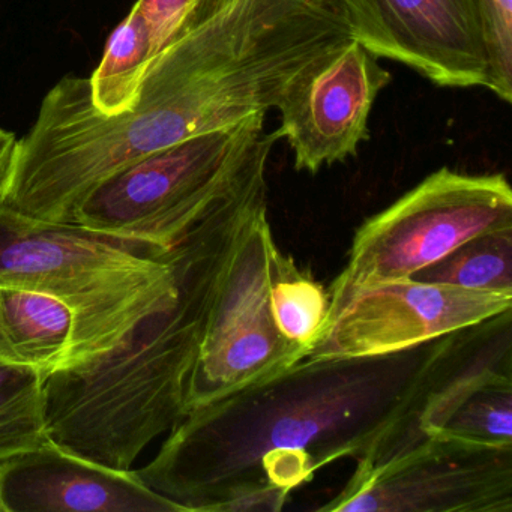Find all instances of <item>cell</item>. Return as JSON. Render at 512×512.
Instances as JSON below:
<instances>
[{"mask_svg":"<svg viewBox=\"0 0 512 512\" xmlns=\"http://www.w3.org/2000/svg\"><path fill=\"white\" fill-rule=\"evenodd\" d=\"M448 337L391 355L302 359L190 410L137 473L184 512L281 511L322 467L373 461L418 436L419 404Z\"/></svg>","mask_w":512,"mask_h":512,"instance_id":"1","label":"cell"},{"mask_svg":"<svg viewBox=\"0 0 512 512\" xmlns=\"http://www.w3.org/2000/svg\"><path fill=\"white\" fill-rule=\"evenodd\" d=\"M178 296L146 317L112 352L46 380L49 437L115 469H131L143 449L187 415L199 356L206 247L196 230L169 250Z\"/></svg>","mask_w":512,"mask_h":512,"instance_id":"2","label":"cell"},{"mask_svg":"<svg viewBox=\"0 0 512 512\" xmlns=\"http://www.w3.org/2000/svg\"><path fill=\"white\" fill-rule=\"evenodd\" d=\"M0 284L53 296L70 308L73 337L61 370L112 352L178 296L169 251L4 208Z\"/></svg>","mask_w":512,"mask_h":512,"instance_id":"3","label":"cell"},{"mask_svg":"<svg viewBox=\"0 0 512 512\" xmlns=\"http://www.w3.org/2000/svg\"><path fill=\"white\" fill-rule=\"evenodd\" d=\"M266 176L221 206L209 224L199 356L187 413L289 370L304 355L278 331Z\"/></svg>","mask_w":512,"mask_h":512,"instance_id":"4","label":"cell"},{"mask_svg":"<svg viewBox=\"0 0 512 512\" xmlns=\"http://www.w3.org/2000/svg\"><path fill=\"white\" fill-rule=\"evenodd\" d=\"M265 116L197 134L124 167L88 194L74 226L169 251L212 209L266 172L278 140L266 133Z\"/></svg>","mask_w":512,"mask_h":512,"instance_id":"5","label":"cell"},{"mask_svg":"<svg viewBox=\"0 0 512 512\" xmlns=\"http://www.w3.org/2000/svg\"><path fill=\"white\" fill-rule=\"evenodd\" d=\"M502 229H512L508 179L443 167L356 230L329 313L358 290L410 278L469 239Z\"/></svg>","mask_w":512,"mask_h":512,"instance_id":"6","label":"cell"},{"mask_svg":"<svg viewBox=\"0 0 512 512\" xmlns=\"http://www.w3.org/2000/svg\"><path fill=\"white\" fill-rule=\"evenodd\" d=\"M319 511L512 512V446L421 436L358 463Z\"/></svg>","mask_w":512,"mask_h":512,"instance_id":"7","label":"cell"},{"mask_svg":"<svg viewBox=\"0 0 512 512\" xmlns=\"http://www.w3.org/2000/svg\"><path fill=\"white\" fill-rule=\"evenodd\" d=\"M512 308V292L473 290L404 278L358 290L329 313L304 359L371 358L413 349Z\"/></svg>","mask_w":512,"mask_h":512,"instance_id":"8","label":"cell"},{"mask_svg":"<svg viewBox=\"0 0 512 512\" xmlns=\"http://www.w3.org/2000/svg\"><path fill=\"white\" fill-rule=\"evenodd\" d=\"M353 40L440 88L490 91L479 0H337Z\"/></svg>","mask_w":512,"mask_h":512,"instance_id":"9","label":"cell"},{"mask_svg":"<svg viewBox=\"0 0 512 512\" xmlns=\"http://www.w3.org/2000/svg\"><path fill=\"white\" fill-rule=\"evenodd\" d=\"M389 82L379 58L353 38L302 68L275 107L280 127L274 136L289 143L296 170L316 175L355 157L370 137L374 101Z\"/></svg>","mask_w":512,"mask_h":512,"instance_id":"10","label":"cell"},{"mask_svg":"<svg viewBox=\"0 0 512 512\" xmlns=\"http://www.w3.org/2000/svg\"><path fill=\"white\" fill-rule=\"evenodd\" d=\"M0 512H184L137 470L115 469L49 439L0 461Z\"/></svg>","mask_w":512,"mask_h":512,"instance_id":"11","label":"cell"},{"mask_svg":"<svg viewBox=\"0 0 512 512\" xmlns=\"http://www.w3.org/2000/svg\"><path fill=\"white\" fill-rule=\"evenodd\" d=\"M71 337L73 314L64 302L0 284V364L34 368L49 377L67 362Z\"/></svg>","mask_w":512,"mask_h":512,"instance_id":"12","label":"cell"},{"mask_svg":"<svg viewBox=\"0 0 512 512\" xmlns=\"http://www.w3.org/2000/svg\"><path fill=\"white\" fill-rule=\"evenodd\" d=\"M271 296L278 331L305 358L328 325L329 293L277 245L271 260Z\"/></svg>","mask_w":512,"mask_h":512,"instance_id":"13","label":"cell"},{"mask_svg":"<svg viewBox=\"0 0 512 512\" xmlns=\"http://www.w3.org/2000/svg\"><path fill=\"white\" fill-rule=\"evenodd\" d=\"M46 380L34 368L0 364V461L50 439Z\"/></svg>","mask_w":512,"mask_h":512,"instance_id":"14","label":"cell"},{"mask_svg":"<svg viewBox=\"0 0 512 512\" xmlns=\"http://www.w3.org/2000/svg\"><path fill=\"white\" fill-rule=\"evenodd\" d=\"M410 278L461 289L512 292V229L475 236Z\"/></svg>","mask_w":512,"mask_h":512,"instance_id":"15","label":"cell"},{"mask_svg":"<svg viewBox=\"0 0 512 512\" xmlns=\"http://www.w3.org/2000/svg\"><path fill=\"white\" fill-rule=\"evenodd\" d=\"M490 91L505 103L512 101V0H479Z\"/></svg>","mask_w":512,"mask_h":512,"instance_id":"16","label":"cell"},{"mask_svg":"<svg viewBox=\"0 0 512 512\" xmlns=\"http://www.w3.org/2000/svg\"><path fill=\"white\" fill-rule=\"evenodd\" d=\"M16 140V134L0 128V179L4 176L8 163H10L11 152L16 145Z\"/></svg>","mask_w":512,"mask_h":512,"instance_id":"17","label":"cell"},{"mask_svg":"<svg viewBox=\"0 0 512 512\" xmlns=\"http://www.w3.org/2000/svg\"><path fill=\"white\" fill-rule=\"evenodd\" d=\"M232 0H200L196 14V28L206 20L211 19L218 11L230 4ZM194 28V29H196Z\"/></svg>","mask_w":512,"mask_h":512,"instance_id":"18","label":"cell"}]
</instances>
